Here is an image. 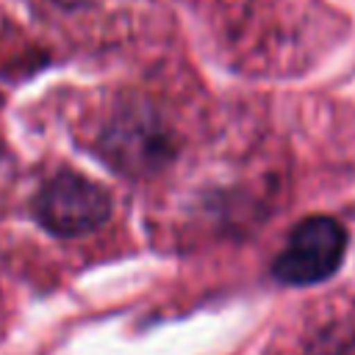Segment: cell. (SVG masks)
<instances>
[{"mask_svg": "<svg viewBox=\"0 0 355 355\" xmlns=\"http://www.w3.org/2000/svg\"><path fill=\"white\" fill-rule=\"evenodd\" d=\"M36 222L61 239L86 236L103 227L111 216V194L78 172H55L33 197Z\"/></svg>", "mask_w": 355, "mask_h": 355, "instance_id": "6da1fadb", "label": "cell"}, {"mask_svg": "<svg viewBox=\"0 0 355 355\" xmlns=\"http://www.w3.org/2000/svg\"><path fill=\"white\" fill-rule=\"evenodd\" d=\"M347 250V230L333 216L302 219L272 263V277L283 286H313L338 272Z\"/></svg>", "mask_w": 355, "mask_h": 355, "instance_id": "7a4b0ae2", "label": "cell"}]
</instances>
